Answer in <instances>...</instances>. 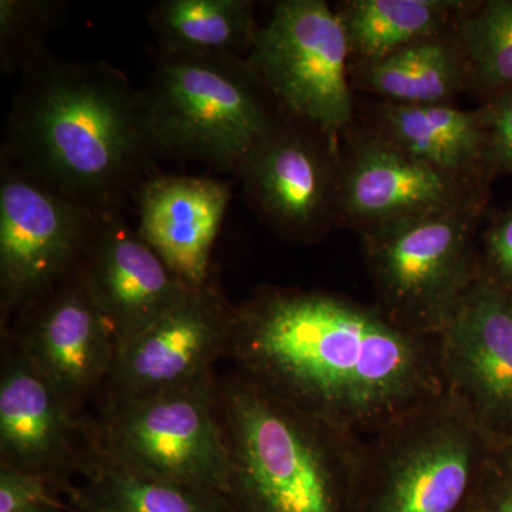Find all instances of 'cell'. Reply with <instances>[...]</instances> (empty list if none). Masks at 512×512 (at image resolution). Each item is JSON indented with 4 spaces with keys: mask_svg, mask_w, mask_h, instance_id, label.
<instances>
[{
    "mask_svg": "<svg viewBox=\"0 0 512 512\" xmlns=\"http://www.w3.org/2000/svg\"><path fill=\"white\" fill-rule=\"evenodd\" d=\"M228 359L262 392L362 439L444 394L437 338L326 291L258 289L235 309Z\"/></svg>",
    "mask_w": 512,
    "mask_h": 512,
    "instance_id": "6da1fadb",
    "label": "cell"
},
{
    "mask_svg": "<svg viewBox=\"0 0 512 512\" xmlns=\"http://www.w3.org/2000/svg\"><path fill=\"white\" fill-rule=\"evenodd\" d=\"M140 92L106 62L52 53L20 77L0 160L94 211H123L158 174Z\"/></svg>",
    "mask_w": 512,
    "mask_h": 512,
    "instance_id": "7a4b0ae2",
    "label": "cell"
},
{
    "mask_svg": "<svg viewBox=\"0 0 512 512\" xmlns=\"http://www.w3.org/2000/svg\"><path fill=\"white\" fill-rule=\"evenodd\" d=\"M218 410L232 512H353L365 439L235 372L218 377Z\"/></svg>",
    "mask_w": 512,
    "mask_h": 512,
    "instance_id": "3957f363",
    "label": "cell"
},
{
    "mask_svg": "<svg viewBox=\"0 0 512 512\" xmlns=\"http://www.w3.org/2000/svg\"><path fill=\"white\" fill-rule=\"evenodd\" d=\"M140 92L157 154L232 171L247 160L278 117L272 96L247 59L158 50Z\"/></svg>",
    "mask_w": 512,
    "mask_h": 512,
    "instance_id": "277c9868",
    "label": "cell"
},
{
    "mask_svg": "<svg viewBox=\"0 0 512 512\" xmlns=\"http://www.w3.org/2000/svg\"><path fill=\"white\" fill-rule=\"evenodd\" d=\"M491 450L443 394L363 441L353 512H470Z\"/></svg>",
    "mask_w": 512,
    "mask_h": 512,
    "instance_id": "5b68a950",
    "label": "cell"
},
{
    "mask_svg": "<svg viewBox=\"0 0 512 512\" xmlns=\"http://www.w3.org/2000/svg\"><path fill=\"white\" fill-rule=\"evenodd\" d=\"M380 309L399 328L437 338L481 272L466 207L363 231Z\"/></svg>",
    "mask_w": 512,
    "mask_h": 512,
    "instance_id": "8992f818",
    "label": "cell"
},
{
    "mask_svg": "<svg viewBox=\"0 0 512 512\" xmlns=\"http://www.w3.org/2000/svg\"><path fill=\"white\" fill-rule=\"evenodd\" d=\"M89 426L94 447L124 466L227 493L228 448L215 373L178 389L100 406Z\"/></svg>",
    "mask_w": 512,
    "mask_h": 512,
    "instance_id": "52a82bcc",
    "label": "cell"
},
{
    "mask_svg": "<svg viewBox=\"0 0 512 512\" xmlns=\"http://www.w3.org/2000/svg\"><path fill=\"white\" fill-rule=\"evenodd\" d=\"M350 46L339 13L323 0H282L259 26L247 60L293 117L333 136L348 127Z\"/></svg>",
    "mask_w": 512,
    "mask_h": 512,
    "instance_id": "ba28073f",
    "label": "cell"
},
{
    "mask_svg": "<svg viewBox=\"0 0 512 512\" xmlns=\"http://www.w3.org/2000/svg\"><path fill=\"white\" fill-rule=\"evenodd\" d=\"M100 211L0 160V325L72 279Z\"/></svg>",
    "mask_w": 512,
    "mask_h": 512,
    "instance_id": "9c48e42d",
    "label": "cell"
},
{
    "mask_svg": "<svg viewBox=\"0 0 512 512\" xmlns=\"http://www.w3.org/2000/svg\"><path fill=\"white\" fill-rule=\"evenodd\" d=\"M437 349L444 396L493 447L512 444V293L481 268Z\"/></svg>",
    "mask_w": 512,
    "mask_h": 512,
    "instance_id": "30bf717a",
    "label": "cell"
},
{
    "mask_svg": "<svg viewBox=\"0 0 512 512\" xmlns=\"http://www.w3.org/2000/svg\"><path fill=\"white\" fill-rule=\"evenodd\" d=\"M237 305L212 276L119 350L97 406L153 396L214 375L228 359Z\"/></svg>",
    "mask_w": 512,
    "mask_h": 512,
    "instance_id": "8fae6325",
    "label": "cell"
},
{
    "mask_svg": "<svg viewBox=\"0 0 512 512\" xmlns=\"http://www.w3.org/2000/svg\"><path fill=\"white\" fill-rule=\"evenodd\" d=\"M0 348V464L49 478L67 497L94 456L89 417L66 406L8 333Z\"/></svg>",
    "mask_w": 512,
    "mask_h": 512,
    "instance_id": "7c38bea8",
    "label": "cell"
},
{
    "mask_svg": "<svg viewBox=\"0 0 512 512\" xmlns=\"http://www.w3.org/2000/svg\"><path fill=\"white\" fill-rule=\"evenodd\" d=\"M2 332L77 416L96 402L119 355L116 333L76 275L16 313Z\"/></svg>",
    "mask_w": 512,
    "mask_h": 512,
    "instance_id": "4fadbf2b",
    "label": "cell"
},
{
    "mask_svg": "<svg viewBox=\"0 0 512 512\" xmlns=\"http://www.w3.org/2000/svg\"><path fill=\"white\" fill-rule=\"evenodd\" d=\"M76 276L109 320L119 350L191 289L128 224L123 211L100 212Z\"/></svg>",
    "mask_w": 512,
    "mask_h": 512,
    "instance_id": "5bb4252c",
    "label": "cell"
},
{
    "mask_svg": "<svg viewBox=\"0 0 512 512\" xmlns=\"http://www.w3.org/2000/svg\"><path fill=\"white\" fill-rule=\"evenodd\" d=\"M256 214L289 241H313L338 204V181L326 148L281 120L237 171Z\"/></svg>",
    "mask_w": 512,
    "mask_h": 512,
    "instance_id": "9a60e30c",
    "label": "cell"
},
{
    "mask_svg": "<svg viewBox=\"0 0 512 512\" xmlns=\"http://www.w3.org/2000/svg\"><path fill=\"white\" fill-rule=\"evenodd\" d=\"M137 232L190 286L211 278V254L227 214L231 190L224 181L192 175L151 177L134 198Z\"/></svg>",
    "mask_w": 512,
    "mask_h": 512,
    "instance_id": "2e32d148",
    "label": "cell"
},
{
    "mask_svg": "<svg viewBox=\"0 0 512 512\" xmlns=\"http://www.w3.org/2000/svg\"><path fill=\"white\" fill-rule=\"evenodd\" d=\"M458 178L384 138L363 141L338 181V204L365 229L463 208Z\"/></svg>",
    "mask_w": 512,
    "mask_h": 512,
    "instance_id": "e0dca14e",
    "label": "cell"
},
{
    "mask_svg": "<svg viewBox=\"0 0 512 512\" xmlns=\"http://www.w3.org/2000/svg\"><path fill=\"white\" fill-rule=\"evenodd\" d=\"M66 500L73 512H232L218 491L148 476L96 447Z\"/></svg>",
    "mask_w": 512,
    "mask_h": 512,
    "instance_id": "ac0fdd59",
    "label": "cell"
},
{
    "mask_svg": "<svg viewBox=\"0 0 512 512\" xmlns=\"http://www.w3.org/2000/svg\"><path fill=\"white\" fill-rule=\"evenodd\" d=\"M384 140L407 156L460 178L485 161L481 113L443 104L389 103L383 113Z\"/></svg>",
    "mask_w": 512,
    "mask_h": 512,
    "instance_id": "d6986e66",
    "label": "cell"
},
{
    "mask_svg": "<svg viewBox=\"0 0 512 512\" xmlns=\"http://www.w3.org/2000/svg\"><path fill=\"white\" fill-rule=\"evenodd\" d=\"M147 22L160 52L192 56L245 59L259 29L251 0H161Z\"/></svg>",
    "mask_w": 512,
    "mask_h": 512,
    "instance_id": "ffe728a7",
    "label": "cell"
},
{
    "mask_svg": "<svg viewBox=\"0 0 512 512\" xmlns=\"http://www.w3.org/2000/svg\"><path fill=\"white\" fill-rule=\"evenodd\" d=\"M463 8L453 0H353L342 6L339 16L350 53L370 63L440 37L448 19Z\"/></svg>",
    "mask_w": 512,
    "mask_h": 512,
    "instance_id": "44dd1931",
    "label": "cell"
},
{
    "mask_svg": "<svg viewBox=\"0 0 512 512\" xmlns=\"http://www.w3.org/2000/svg\"><path fill=\"white\" fill-rule=\"evenodd\" d=\"M468 76L463 55L441 37L362 63V86L394 104H443Z\"/></svg>",
    "mask_w": 512,
    "mask_h": 512,
    "instance_id": "7402d4cb",
    "label": "cell"
},
{
    "mask_svg": "<svg viewBox=\"0 0 512 512\" xmlns=\"http://www.w3.org/2000/svg\"><path fill=\"white\" fill-rule=\"evenodd\" d=\"M460 40L467 73L487 90L512 89V0H491L464 16Z\"/></svg>",
    "mask_w": 512,
    "mask_h": 512,
    "instance_id": "603a6c76",
    "label": "cell"
},
{
    "mask_svg": "<svg viewBox=\"0 0 512 512\" xmlns=\"http://www.w3.org/2000/svg\"><path fill=\"white\" fill-rule=\"evenodd\" d=\"M67 12L64 0H0V69L22 77L50 55L47 40Z\"/></svg>",
    "mask_w": 512,
    "mask_h": 512,
    "instance_id": "cb8c5ba5",
    "label": "cell"
},
{
    "mask_svg": "<svg viewBox=\"0 0 512 512\" xmlns=\"http://www.w3.org/2000/svg\"><path fill=\"white\" fill-rule=\"evenodd\" d=\"M45 507L72 511L66 493L49 478L0 464V512H29Z\"/></svg>",
    "mask_w": 512,
    "mask_h": 512,
    "instance_id": "d4e9b609",
    "label": "cell"
},
{
    "mask_svg": "<svg viewBox=\"0 0 512 512\" xmlns=\"http://www.w3.org/2000/svg\"><path fill=\"white\" fill-rule=\"evenodd\" d=\"M470 512H512V444L491 450Z\"/></svg>",
    "mask_w": 512,
    "mask_h": 512,
    "instance_id": "484cf974",
    "label": "cell"
},
{
    "mask_svg": "<svg viewBox=\"0 0 512 512\" xmlns=\"http://www.w3.org/2000/svg\"><path fill=\"white\" fill-rule=\"evenodd\" d=\"M485 130V160L512 173V89L498 93L481 111Z\"/></svg>",
    "mask_w": 512,
    "mask_h": 512,
    "instance_id": "4316f807",
    "label": "cell"
},
{
    "mask_svg": "<svg viewBox=\"0 0 512 512\" xmlns=\"http://www.w3.org/2000/svg\"><path fill=\"white\" fill-rule=\"evenodd\" d=\"M485 274L512 293V214L488 232Z\"/></svg>",
    "mask_w": 512,
    "mask_h": 512,
    "instance_id": "83f0119b",
    "label": "cell"
},
{
    "mask_svg": "<svg viewBox=\"0 0 512 512\" xmlns=\"http://www.w3.org/2000/svg\"><path fill=\"white\" fill-rule=\"evenodd\" d=\"M29 512H72L70 510H64V508L59 507H45V508H37V510L29 511Z\"/></svg>",
    "mask_w": 512,
    "mask_h": 512,
    "instance_id": "f1b7e54d",
    "label": "cell"
}]
</instances>
